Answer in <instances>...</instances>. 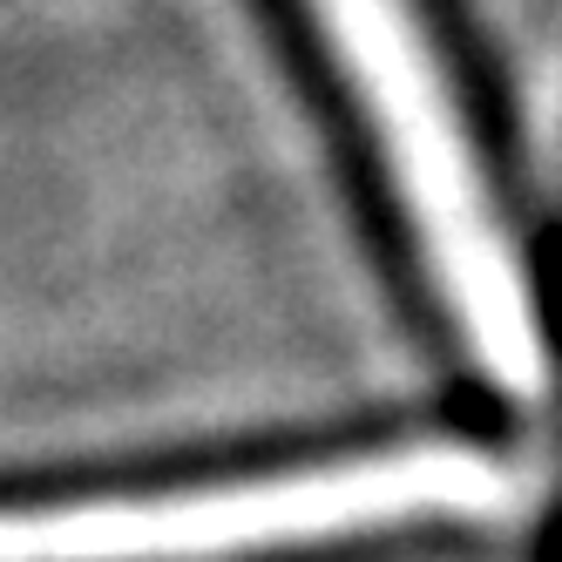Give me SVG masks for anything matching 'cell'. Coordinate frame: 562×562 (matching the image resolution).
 Masks as SVG:
<instances>
[{"label":"cell","mask_w":562,"mask_h":562,"mask_svg":"<svg viewBox=\"0 0 562 562\" xmlns=\"http://www.w3.org/2000/svg\"><path fill=\"white\" fill-rule=\"evenodd\" d=\"M339 95L367 136L380 204L420 258L427 285L454 312L502 380L549 400L555 339L542 278L515 231L495 156L461 95L454 55L427 0H299Z\"/></svg>","instance_id":"obj_1"}]
</instances>
